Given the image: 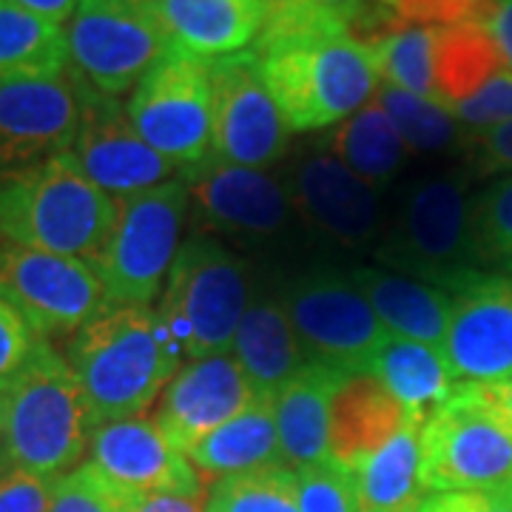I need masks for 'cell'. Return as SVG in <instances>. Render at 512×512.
<instances>
[{"instance_id":"1","label":"cell","mask_w":512,"mask_h":512,"mask_svg":"<svg viewBox=\"0 0 512 512\" xmlns=\"http://www.w3.org/2000/svg\"><path fill=\"white\" fill-rule=\"evenodd\" d=\"M97 424L146 416L185 356L154 305H106L66 342Z\"/></svg>"},{"instance_id":"2","label":"cell","mask_w":512,"mask_h":512,"mask_svg":"<svg viewBox=\"0 0 512 512\" xmlns=\"http://www.w3.org/2000/svg\"><path fill=\"white\" fill-rule=\"evenodd\" d=\"M117 217L72 151L0 174V242L97 265Z\"/></svg>"},{"instance_id":"3","label":"cell","mask_w":512,"mask_h":512,"mask_svg":"<svg viewBox=\"0 0 512 512\" xmlns=\"http://www.w3.org/2000/svg\"><path fill=\"white\" fill-rule=\"evenodd\" d=\"M0 402L15 467L55 481L86 461L97 421L66 353L52 342L40 339Z\"/></svg>"},{"instance_id":"4","label":"cell","mask_w":512,"mask_h":512,"mask_svg":"<svg viewBox=\"0 0 512 512\" xmlns=\"http://www.w3.org/2000/svg\"><path fill=\"white\" fill-rule=\"evenodd\" d=\"M254 55L259 77L291 131L339 126L365 109L379 89L367 49L350 37L291 43Z\"/></svg>"},{"instance_id":"5","label":"cell","mask_w":512,"mask_h":512,"mask_svg":"<svg viewBox=\"0 0 512 512\" xmlns=\"http://www.w3.org/2000/svg\"><path fill=\"white\" fill-rule=\"evenodd\" d=\"M157 299V313L185 362L231 353L239 319L251 302L248 265L214 237L188 239Z\"/></svg>"},{"instance_id":"6","label":"cell","mask_w":512,"mask_h":512,"mask_svg":"<svg viewBox=\"0 0 512 512\" xmlns=\"http://www.w3.org/2000/svg\"><path fill=\"white\" fill-rule=\"evenodd\" d=\"M379 256L384 265L439 288H456L473 276V262L481 256L473 237V202L467 200L464 180L433 174L410 185Z\"/></svg>"},{"instance_id":"7","label":"cell","mask_w":512,"mask_h":512,"mask_svg":"<svg viewBox=\"0 0 512 512\" xmlns=\"http://www.w3.org/2000/svg\"><path fill=\"white\" fill-rule=\"evenodd\" d=\"M191 194L183 177L117 200V217L97 259L111 305H151L180 251Z\"/></svg>"},{"instance_id":"8","label":"cell","mask_w":512,"mask_h":512,"mask_svg":"<svg viewBox=\"0 0 512 512\" xmlns=\"http://www.w3.org/2000/svg\"><path fill=\"white\" fill-rule=\"evenodd\" d=\"M421 487L430 493L512 490V430L470 384L421 424Z\"/></svg>"},{"instance_id":"9","label":"cell","mask_w":512,"mask_h":512,"mask_svg":"<svg viewBox=\"0 0 512 512\" xmlns=\"http://www.w3.org/2000/svg\"><path fill=\"white\" fill-rule=\"evenodd\" d=\"M66 43L69 66L111 97L134 89L174 46L163 0H80Z\"/></svg>"},{"instance_id":"10","label":"cell","mask_w":512,"mask_h":512,"mask_svg":"<svg viewBox=\"0 0 512 512\" xmlns=\"http://www.w3.org/2000/svg\"><path fill=\"white\" fill-rule=\"evenodd\" d=\"M128 120L140 137L183 174L211 157L214 89L208 60L171 46L131 89Z\"/></svg>"},{"instance_id":"11","label":"cell","mask_w":512,"mask_h":512,"mask_svg":"<svg viewBox=\"0 0 512 512\" xmlns=\"http://www.w3.org/2000/svg\"><path fill=\"white\" fill-rule=\"evenodd\" d=\"M0 291L46 342H69L109 305L97 268L74 256L0 242Z\"/></svg>"},{"instance_id":"12","label":"cell","mask_w":512,"mask_h":512,"mask_svg":"<svg viewBox=\"0 0 512 512\" xmlns=\"http://www.w3.org/2000/svg\"><path fill=\"white\" fill-rule=\"evenodd\" d=\"M296 339L308 362L342 373H365L387 330L350 276L311 274L282 293Z\"/></svg>"},{"instance_id":"13","label":"cell","mask_w":512,"mask_h":512,"mask_svg":"<svg viewBox=\"0 0 512 512\" xmlns=\"http://www.w3.org/2000/svg\"><path fill=\"white\" fill-rule=\"evenodd\" d=\"M208 72L214 89L211 157L259 171L279 163L291 143V128L259 77L254 49L208 60Z\"/></svg>"},{"instance_id":"14","label":"cell","mask_w":512,"mask_h":512,"mask_svg":"<svg viewBox=\"0 0 512 512\" xmlns=\"http://www.w3.org/2000/svg\"><path fill=\"white\" fill-rule=\"evenodd\" d=\"M72 74L80 103V126L72 154L109 197L126 200L180 174L177 165L168 163L140 137L120 97L97 92L74 69Z\"/></svg>"},{"instance_id":"15","label":"cell","mask_w":512,"mask_h":512,"mask_svg":"<svg viewBox=\"0 0 512 512\" xmlns=\"http://www.w3.org/2000/svg\"><path fill=\"white\" fill-rule=\"evenodd\" d=\"M441 353L456 384L512 379V276H467L453 291Z\"/></svg>"},{"instance_id":"16","label":"cell","mask_w":512,"mask_h":512,"mask_svg":"<svg viewBox=\"0 0 512 512\" xmlns=\"http://www.w3.org/2000/svg\"><path fill=\"white\" fill-rule=\"evenodd\" d=\"M191 205L200 220L239 239H271L291 220V197L282 180L259 168H242L217 157L185 168Z\"/></svg>"},{"instance_id":"17","label":"cell","mask_w":512,"mask_h":512,"mask_svg":"<svg viewBox=\"0 0 512 512\" xmlns=\"http://www.w3.org/2000/svg\"><path fill=\"white\" fill-rule=\"evenodd\" d=\"M80 103L72 66L55 77L15 80L0 89V174L72 151Z\"/></svg>"},{"instance_id":"18","label":"cell","mask_w":512,"mask_h":512,"mask_svg":"<svg viewBox=\"0 0 512 512\" xmlns=\"http://www.w3.org/2000/svg\"><path fill=\"white\" fill-rule=\"evenodd\" d=\"M86 461L134 498L151 493H208L194 464L151 416L97 424Z\"/></svg>"},{"instance_id":"19","label":"cell","mask_w":512,"mask_h":512,"mask_svg":"<svg viewBox=\"0 0 512 512\" xmlns=\"http://www.w3.org/2000/svg\"><path fill=\"white\" fill-rule=\"evenodd\" d=\"M254 402V387L234 353H217L185 362L174 373V379L165 384L151 419L163 427L165 436L183 453H188L197 441Z\"/></svg>"},{"instance_id":"20","label":"cell","mask_w":512,"mask_h":512,"mask_svg":"<svg viewBox=\"0 0 512 512\" xmlns=\"http://www.w3.org/2000/svg\"><path fill=\"white\" fill-rule=\"evenodd\" d=\"M285 188L293 211L322 237L345 248H362L379 234L382 211L376 188L325 148L299 160Z\"/></svg>"},{"instance_id":"21","label":"cell","mask_w":512,"mask_h":512,"mask_svg":"<svg viewBox=\"0 0 512 512\" xmlns=\"http://www.w3.org/2000/svg\"><path fill=\"white\" fill-rule=\"evenodd\" d=\"M410 421L402 402L373 373H353L330 402L328 458L356 467Z\"/></svg>"},{"instance_id":"22","label":"cell","mask_w":512,"mask_h":512,"mask_svg":"<svg viewBox=\"0 0 512 512\" xmlns=\"http://www.w3.org/2000/svg\"><path fill=\"white\" fill-rule=\"evenodd\" d=\"M231 353L262 402H274L276 393L308 362L282 296H259L248 302Z\"/></svg>"},{"instance_id":"23","label":"cell","mask_w":512,"mask_h":512,"mask_svg":"<svg viewBox=\"0 0 512 512\" xmlns=\"http://www.w3.org/2000/svg\"><path fill=\"white\" fill-rule=\"evenodd\" d=\"M348 373L322 362H305V367L276 393L274 416L282 464L299 470L328 458L330 402Z\"/></svg>"},{"instance_id":"24","label":"cell","mask_w":512,"mask_h":512,"mask_svg":"<svg viewBox=\"0 0 512 512\" xmlns=\"http://www.w3.org/2000/svg\"><path fill=\"white\" fill-rule=\"evenodd\" d=\"M350 282L362 291L387 333L441 348L453 311L450 291L387 268H353Z\"/></svg>"},{"instance_id":"25","label":"cell","mask_w":512,"mask_h":512,"mask_svg":"<svg viewBox=\"0 0 512 512\" xmlns=\"http://www.w3.org/2000/svg\"><path fill=\"white\" fill-rule=\"evenodd\" d=\"M163 15L174 46L217 60L254 46L265 9L254 0H163Z\"/></svg>"},{"instance_id":"26","label":"cell","mask_w":512,"mask_h":512,"mask_svg":"<svg viewBox=\"0 0 512 512\" xmlns=\"http://www.w3.org/2000/svg\"><path fill=\"white\" fill-rule=\"evenodd\" d=\"M365 373H373L402 402L410 421L416 424L430 419L456 390V379L441 348L393 333L384 336Z\"/></svg>"},{"instance_id":"27","label":"cell","mask_w":512,"mask_h":512,"mask_svg":"<svg viewBox=\"0 0 512 512\" xmlns=\"http://www.w3.org/2000/svg\"><path fill=\"white\" fill-rule=\"evenodd\" d=\"M185 458L194 464V470L200 473L205 484L282 464L274 404L256 399L239 416L225 421L214 433L197 441L185 453Z\"/></svg>"},{"instance_id":"28","label":"cell","mask_w":512,"mask_h":512,"mask_svg":"<svg viewBox=\"0 0 512 512\" xmlns=\"http://www.w3.org/2000/svg\"><path fill=\"white\" fill-rule=\"evenodd\" d=\"M421 424L407 421L373 456L353 467L359 512H416L421 487Z\"/></svg>"},{"instance_id":"29","label":"cell","mask_w":512,"mask_h":512,"mask_svg":"<svg viewBox=\"0 0 512 512\" xmlns=\"http://www.w3.org/2000/svg\"><path fill=\"white\" fill-rule=\"evenodd\" d=\"M501 72L507 66L484 23L467 20L433 29V100L447 111Z\"/></svg>"},{"instance_id":"30","label":"cell","mask_w":512,"mask_h":512,"mask_svg":"<svg viewBox=\"0 0 512 512\" xmlns=\"http://www.w3.org/2000/svg\"><path fill=\"white\" fill-rule=\"evenodd\" d=\"M322 148L339 157L356 177H362L376 191L402 171L404 157L410 151L376 100L342 120L322 140Z\"/></svg>"},{"instance_id":"31","label":"cell","mask_w":512,"mask_h":512,"mask_svg":"<svg viewBox=\"0 0 512 512\" xmlns=\"http://www.w3.org/2000/svg\"><path fill=\"white\" fill-rule=\"evenodd\" d=\"M69 69L63 26L46 23L0 0V89L15 80L55 77Z\"/></svg>"},{"instance_id":"32","label":"cell","mask_w":512,"mask_h":512,"mask_svg":"<svg viewBox=\"0 0 512 512\" xmlns=\"http://www.w3.org/2000/svg\"><path fill=\"white\" fill-rule=\"evenodd\" d=\"M373 100L387 111V117L393 120V126L402 134L404 146L410 151L436 154V151L461 146L467 140V128L436 100L393 89L387 83H379Z\"/></svg>"},{"instance_id":"33","label":"cell","mask_w":512,"mask_h":512,"mask_svg":"<svg viewBox=\"0 0 512 512\" xmlns=\"http://www.w3.org/2000/svg\"><path fill=\"white\" fill-rule=\"evenodd\" d=\"M367 55L376 66L379 83L433 100V29L404 23L367 46Z\"/></svg>"},{"instance_id":"34","label":"cell","mask_w":512,"mask_h":512,"mask_svg":"<svg viewBox=\"0 0 512 512\" xmlns=\"http://www.w3.org/2000/svg\"><path fill=\"white\" fill-rule=\"evenodd\" d=\"M205 512H299L296 470L274 464L220 478L205 495Z\"/></svg>"},{"instance_id":"35","label":"cell","mask_w":512,"mask_h":512,"mask_svg":"<svg viewBox=\"0 0 512 512\" xmlns=\"http://www.w3.org/2000/svg\"><path fill=\"white\" fill-rule=\"evenodd\" d=\"M473 237L481 259H493L512 274V174L473 200Z\"/></svg>"},{"instance_id":"36","label":"cell","mask_w":512,"mask_h":512,"mask_svg":"<svg viewBox=\"0 0 512 512\" xmlns=\"http://www.w3.org/2000/svg\"><path fill=\"white\" fill-rule=\"evenodd\" d=\"M134 495L114 487L92 461L60 476L52 487L49 512H128Z\"/></svg>"},{"instance_id":"37","label":"cell","mask_w":512,"mask_h":512,"mask_svg":"<svg viewBox=\"0 0 512 512\" xmlns=\"http://www.w3.org/2000/svg\"><path fill=\"white\" fill-rule=\"evenodd\" d=\"M296 493L299 512H359L353 470L333 458L299 467Z\"/></svg>"},{"instance_id":"38","label":"cell","mask_w":512,"mask_h":512,"mask_svg":"<svg viewBox=\"0 0 512 512\" xmlns=\"http://www.w3.org/2000/svg\"><path fill=\"white\" fill-rule=\"evenodd\" d=\"M37 345H40L37 330L29 325V319L18 305L0 291V393L23 370Z\"/></svg>"},{"instance_id":"39","label":"cell","mask_w":512,"mask_h":512,"mask_svg":"<svg viewBox=\"0 0 512 512\" xmlns=\"http://www.w3.org/2000/svg\"><path fill=\"white\" fill-rule=\"evenodd\" d=\"M450 114L467 131L498 126L512 120V72L495 74L490 83H484L476 94L456 103Z\"/></svg>"},{"instance_id":"40","label":"cell","mask_w":512,"mask_h":512,"mask_svg":"<svg viewBox=\"0 0 512 512\" xmlns=\"http://www.w3.org/2000/svg\"><path fill=\"white\" fill-rule=\"evenodd\" d=\"M410 26H456L467 20H484L490 0H384Z\"/></svg>"},{"instance_id":"41","label":"cell","mask_w":512,"mask_h":512,"mask_svg":"<svg viewBox=\"0 0 512 512\" xmlns=\"http://www.w3.org/2000/svg\"><path fill=\"white\" fill-rule=\"evenodd\" d=\"M55 481L12 467L0 476V512H49Z\"/></svg>"},{"instance_id":"42","label":"cell","mask_w":512,"mask_h":512,"mask_svg":"<svg viewBox=\"0 0 512 512\" xmlns=\"http://www.w3.org/2000/svg\"><path fill=\"white\" fill-rule=\"evenodd\" d=\"M464 146L470 148L473 163L481 174H490V171H510L512 174V120L467 131Z\"/></svg>"},{"instance_id":"43","label":"cell","mask_w":512,"mask_h":512,"mask_svg":"<svg viewBox=\"0 0 512 512\" xmlns=\"http://www.w3.org/2000/svg\"><path fill=\"white\" fill-rule=\"evenodd\" d=\"M416 512H512V493L510 490L430 493Z\"/></svg>"},{"instance_id":"44","label":"cell","mask_w":512,"mask_h":512,"mask_svg":"<svg viewBox=\"0 0 512 512\" xmlns=\"http://www.w3.org/2000/svg\"><path fill=\"white\" fill-rule=\"evenodd\" d=\"M481 23L490 29L507 72H512V0H490Z\"/></svg>"},{"instance_id":"45","label":"cell","mask_w":512,"mask_h":512,"mask_svg":"<svg viewBox=\"0 0 512 512\" xmlns=\"http://www.w3.org/2000/svg\"><path fill=\"white\" fill-rule=\"evenodd\" d=\"M205 495H180V493L140 495V498H134V504L128 507V512H205Z\"/></svg>"},{"instance_id":"46","label":"cell","mask_w":512,"mask_h":512,"mask_svg":"<svg viewBox=\"0 0 512 512\" xmlns=\"http://www.w3.org/2000/svg\"><path fill=\"white\" fill-rule=\"evenodd\" d=\"M9 3H15L23 12L46 20V23L63 26V23H69L74 18V9H77L80 0H9Z\"/></svg>"},{"instance_id":"47","label":"cell","mask_w":512,"mask_h":512,"mask_svg":"<svg viewBox=\"0 0 512 512\" xmlns=\"http://www.w3.org/2000/svg\"><path fill=\"white\" fill-rule=\"evenodd\" d=\"M478 393V399L493 407L495 413L501 419L510 424L512 430V379H504V382H490V384H470Z\"/></svg>"},{"instance_id":"48","label":"cell","mask_w":512,"mask_h":512,"mask_svg":"<svg viewBox=\"0 0 512 512\" xmlns=\"http://www.w3.org/2000/svg\"><path fill=\"white\" fill-rule=\"evenodd\" d=\"M15 467L12 453H9V439H6V419H3V402H0V476Z\"/></svg>"},{"instance_id":"49","label":"cell","mask_w":512,"mask_h":512,"mask_svg":"<svg viewBox=\"0 0 512 512\" xmlns=\"http://www.w3.org/2000/svg\"><path fill=\"white\" fill-rule=\"evenodd\" d=\"M254 3H259V6H262V9L268 12V9H276V6H285V3H291V0H254Z\"/></svg>"},{"instance_id":"50","label":"cell","mask_w":512,"mask_h":512,"mask_svg":"<svg viewBox=\"0 0 512 512\" xmlns=\"http://www.w3.org/2000/svg\"><path fill=\"white\" fill-rule=\"evenodd\" d=\"M382 3H384V0H382ZM384 6H387V3H384Z\"/></svg>"},{"instance_id":"51","label":"cell","mask_w":512,"mask_h":512,"mask_svg":"<svg viewBox=\"0 0 512 512\" xmlns=\"http://www.w3.org/2000/svg\"><path fill=\"white\" fill-rule=\"evenodd\" d=\"M510 493H512V490H510Z\"/></svg>"}]
</instances>
